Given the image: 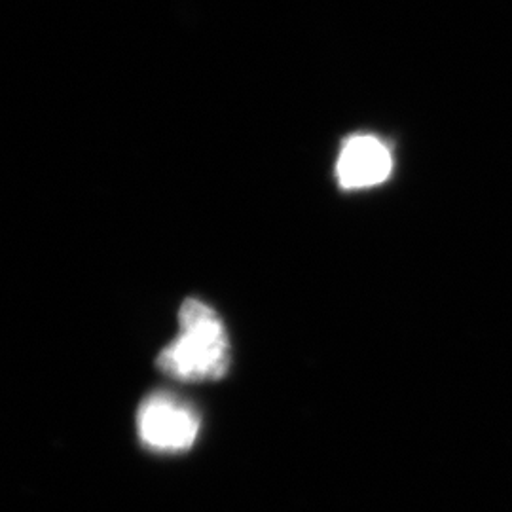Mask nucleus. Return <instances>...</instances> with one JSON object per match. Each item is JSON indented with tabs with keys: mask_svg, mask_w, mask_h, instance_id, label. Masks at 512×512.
<instances>
[{
	"mask_svg": "<svg viewBox=\"0 0 512 512\" xmlns=\"http://www.w3.org/2000/svg\"><path fill=\"white\" fill-rule=\"evenodd\" d=\"M181 334L158 355V366L184 382L219 380L230 366L228 334L219 315L196 298L179 311Z\"/></svg>",
	"mask_w": 512,
	"mask_h": 512,
	"instance_id": "1",
	"label": "nucleus"
},
{
	"mask_svg": "<svg viewBox=\"0 0 512 512\" xmlns=\"http://www.w3.org/2000/svg\"><path fill=\"white\" fill-rule=\"evenodd\" d=\"M137 429L148 448L181 452L198 437L200 418L188 404L169 395H152L137 412Z\"/></svg>",
	"mask_w": 512,
	"mask_h": 512,
	"instance_id": "2",
	"label": "nucleus"
},
{
	"mask_svg": "<svg viewBox=\"0 0 512 512\" xmlns=\"http://www.w3.org/2000/svg\"><path fill=\"white\" fill-rule=\"evenodd\" d=\"M391 171V150L372 135H355L348 139L336 164L338 183L346 190L378 186L389 179Z\"/></svg>",
	"mask_w": 512,
	"mask_h": 512,
	"instance_id": "3",
	"label": "nucleus"
}]
</instances>
